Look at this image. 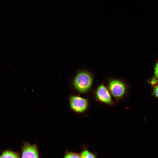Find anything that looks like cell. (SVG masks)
Masks as SVG:
<instances>
[{"label":"cell","mask_w":158,"mask_h":158,"mask_svg":"<svg viewBox=\"0 0 158 158\" xmlns=\"http://www.w3.org/2000/svg\"><path fill=\"white\" fill-rule=\"evenodd\" d=\"M93 80L92 75L85 71L78 72L75 76L73 85L75 88L80 92L84 93L91 88Z\"/></svg>","instance_id":"6da1fadb"},{"label":"cell","mask_w":158,"mask_h":158,"mask_svg":"<svg viewBox=\"0 0 158 158\" xmlns=\"http://www.w3.org/2000/svg\"><path fill=\"white\" fill-rule=\"evenodd\" d=\"M108 87L110 93L116 99L122 97L126 92V87L125 83L119 80H110L109 82Z\"/></svg>","instance_id":"7a4b0ae2"},{"label":"cell","mask_w":158,"mask_h":158,"mask_svg":"<svg viewBox=\"0 0 158 158\" xmlns=\"http://www.w3.org/2000/svg\"><path fill=\"white\" fill-rule=\"evenodd\" d=\"M70 104L71 109L78 113L84 112L88 106V102L86 99L76 96L71 97Z\"/></svg>","instance_id":"3957f363"},{"label":"cell","mask_w":158,"mask_h":158,"mask_svg":"<svg viewBox=\"0 0 158 158\" xmlns=\"http://www.w3.org/2000/svg\"><path fill=\"white\" fill-rule=\"evenodd\" d=\"M21 158H40L39 150L35 144L25 142L22 146Z\"/></svg>","instance_id":"277c9868"},{"label":"cell","mask_w":158,"mask_h":158,"mask_svg":"<svg viewBox=\"0 0 158 158\" xmlns=\"http://www.w3.org/2000/svg\"><path fill=\"white\" fill-rule=\"evenodd\" d=\"M96 95L97 98L100 101L108 104L112 103L110 94L104 85L101 84L98 86L96 90Z\"/></svg>","instance_id":"5b68a950"},{"label":"cell","mask_w":158,"mask_h":158,"mask_svg":"<svg viewBox=\"0 0 158 158\" xmlns=\"http://www.w3.org/2000/svg\"><path fill=\"white\" fill-rule=\"evenodd\" d=\"M80 155L81 158H97L96 154L90 151L87 146L83 145Z\"/></svg>","instance_id":"8992f818"},{"label":"cell","mask_w":158,"mask_h":158,"mask_svg":"<svg viewBox=\"0 0 158 158\" xmlns=\"http://www.w3.org/2000/svg\"><path fill=\"white\" fill-rule=\"evenodd\" d=\"M0 158H20V157L18 152L8 150L4 151L0 155Z\"/></svg>","instance_id":"52a82bcc"},{"label":"cell","mask_w":158,"mask_h":158,"mask_svg":"<svg viewBox=\"0 0 158 158\" xmlns=\"http://www.w3.org/2000/svg\"><path fill=\"white\" fill-rule=\"evenodd\" d=\"M63 158H81L80 153L66 150Z\"/></svg>","instance_id":"ba28073f"},{"label":"cell","mask_w":158,"mask_h":158,"mask_svg":"<svg viewBox=\"0 0 158 158\" xmlns=\"http://www.w3.org/2000/svg\"><path fill=\"white\" fill-rule=\"evenodd\" d=\"M153 94L154 96L158 98V84H156L154 86Z\"/></svg>","instance_id":"9c48e42d"},{"label":"cell","mask_w":158,"mask_h":158,"mask_svg":"<svg viewBox=\"0 0 158 158\" xmlns=\"http://www.w3.org/2000/svg\"><path fill=\"white\" fill-rule=\"evenodd\" d=\"M154 71L155 76L158 78V62L156 64L154 68Z\"/></svg>","instance_id":"30bf717a"}]
</instances>
